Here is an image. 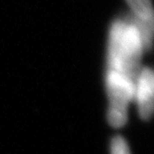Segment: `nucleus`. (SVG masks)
Here are the masks:
<instances>
[{
    "label": "nucleus",
    "mask_w": 154,
    "mask_h": 154,
    "mask_svg": "<svg viewBox=\"0 0 154 154\" xmlns=\"http://www.w3.org/2000/svg\"><path fill=\"white\" fill-rule=\"evenodd\" d=\"M147 50L139 31L128 15L112 21L106 46V69L135 79Z\"/></svg>",
    "instance_id": "1"
},
{
    "label": "nucleus",
    "mask_w": 154,
    "mask_h": 154,
    "mask_svg": "<svg viewBox=\"0 0 154 154\" xmlns=\"http://www.w3.org/2000/svg\"><path fill=\"white\" fill-rule=\"evenodd\" d=\"M135 79L111 71H105V90L108 99L107 121L112 127L124 126L128 119V108L133 102Z\"/></svg>",
    "instance_id": "2"
},
{
    "label": "nucleus",
    "mask_w": 154,
    "mask_h": 154,
    "mask_svg": "<svg viewBox=\"0 0 154 154\" xmlns=\"http://www.w3.org/2000/svg\"><path fill=\"white\" fill-rule=\"evenodd\" d=\"M133 103L142 120L154 115V68L141 67L134 81Z\"/></svg>",
    "instance_id": "3"
},
{
    "label": "nucleus",
    "mask_w": 154,
    "mask_h": 154,
    "mask_svg": "<svg viewBox=\"0 0 154 154\" xmlns=\"http://www.w3.org/2000/svg\"><path fill=\"white\" fill-rule=\"evenodd\" d=\"M127 15L139 31L146 50H150L154 41V14L148 18H137L129 13Z\"/></svg>",
    "instance_id": "4"
},
{
    "label": "nucleus",
    "mask_w": 154,
    "mask_h": 154,
    "mask_svg": "<svg viewBox=\"0 0 154 154\" xmlns=\"http://www.w3.org/2000/svg\"><path fill=\"white\" fill-rule=\"evenodd\" d=\"M129 14L137 18H148L154 14L152 0H125Z\"/></svg>",
    "instance_id": "5"
},
{
    "label": "nucleus",
    "mask_w": 154,
    "mask_h": 154,
    "mask_svg": "<svg viewBox=\"0 0 154 154\" xmlns=\"http://www.w3.org/2000/svg\"><path fill=\"white\" fill-rule=\"evenodd\" d=\"M110 153L111 154H131L128 143L120 135L113 137L110 142Z\"/></svg>",
    "instance_id": "6"
}]
</instances>
